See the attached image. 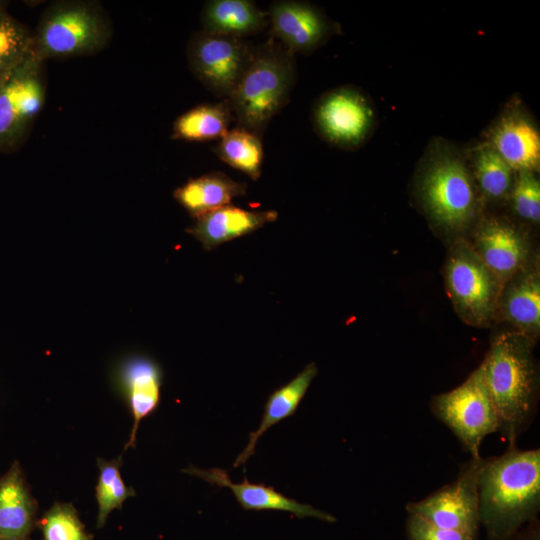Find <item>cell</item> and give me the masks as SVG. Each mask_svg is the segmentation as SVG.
<instances>
[{
  "label": "cell",
  "instance_id": "1",
  "mask_svg": "<svg viewBox=\"0 0 540 540\" xmlns=\"http://www.w3.org/2000/svg\"><path fill=\"white\" fill-rule=\"evenodd\" d=\"M540 508V450L509 445L484 459L478 479V512L486 540H512L536 520Z\"/></svg>",
  "mask_w": 540,
  "mask_h": 540
},
{
  "label": "cell",
  "instance_id": "2",
  "mask_svg": "<svg viewBox=\"0 0 540 540\" xmlns=\"http://www.w3.org/2000/svg\"><path fill=\"white\" fill-rule=\"evenodd\" d=\"M533 339L517 331L496 334L481 363L499 419V431L516 444L536 403L538 376L532 355Z\"/></svg>",
  "mask_w": 540,
  "mask_h": 540
},
{
  "label": "cell",
  "instance_id": "3",
  "mask_svg": "<svg viewBox=\"0 0 540 540\" xmlns=\"http://www.w3.org/2000/svg\"><path fill=\"white\" fill-rule=\"evenodd\" d=\"M296 79L294 54L273 37L254 46L249 63L227 99L237 126L262 136L288 103Z\"/></svg>",
  "mask_w": 540,
  "mask_h": 540
},
{
  "label": "cell",
  "instance_id": "4",
  "mask_svg": "<svg viewBox=\"0 0 540 540\" xmlns=\"http://www.w3.org/2000/svg\"><path fill=\"white\" fill-rule=\"evenodd\" d=\"M417 189L425 212L441 229L460 233L476 219L479 191L469 163L455 148L438 143L429 149Z\"/></svg>",
  "mask_w": 540,
  "mask_h": 540
},
{
  "label": "cell",
  "instance_id": "5",
  "mask_svg": "<svg viewBox=\"0 0 540 540\" xmlns=\"http://www.w3.org/2000/svg\"><path fill=\"white\" fill-rule=\"evenodd\" d=\"M111 37V21L99 2L57 0L39 18L34 52L44 62L93 55L103 50Z\"/></svg>",
  "mask_w": 540,
  "mask_h": 540
},
{
  "label": "cell",
  "instance_id": "6",
  "mask_svg": "<svg viewBox=\"0 0 540 540\" xmlns=\"http://www.w3.org/2000/svg\"><path fill=\"white\" fill-rule=\"evenodd\" d=\"M444 279L447 294L466 323L484 327L496 319L504 284L467 240L457 239L449 249Z\"/></svg>",
  "mask_w": 540,
  "mask_h": 540
},
{
  "label": "cell",
  "instance_id": "7",
  "mask_svg": "<svg viewBox=\"0 0 540 540\" xmlns=\"http://www.w3.org/2000/svg\"><path fill=\"white\" fill-rule=\"evenodd\" d=\"M431 409L472 456L484 438L499 431V419L489 394L482 364L458 387L436 395Z\"/></svg>",
  "mask_w": 540,
  "mask_h": 540
},
{
  "label": "cell",
  "instance_id": "8",
  "mask_svg": "<svg viewBox=\"0 0 540 540\" xmlns=\"http://www.w3.org/2000/svg\"><path fill=\"white\" fill-rule=\"evenodd\" d=\"M45 62L33 52L0 84V153L21 148L46 98Z\"/></svg>",
  "mask_w": 540,
  "mask_h": 540
},
{
  "label": "cell",
  "instance_id": "9",
  "mask_svg": "<svg viewBox=\"0 0 540 540\" xmlns=\"http://www.w3.org/2000/svg\"><path fill=\"white\" fill-rule=\"evenodd\" d=\"M253 48L244 38L201 30L191 36L187 45L189 69L205 88L227 100L246 69Z\"/></svg>",
  "mask_w": 540,
  "mask_h": 540
},
{
  "label": "cell",
  "instance_id": "10",
  "mask_svg": "<svg viewBox=\"0 0 540 540\" xmlns=\"http://www.w3.org/2000/svg\"><path fill=\"white\" fill-rule=\"evenodd\" d=\"M484 462L480 455L471 456L460 467L455 481L427 498L409 503L406 509L428 523L465 533L477 538L480 524L478 512V479Z\"/></svg>",
  "mask_w": 540,
  "mask_h": 540
},
{
  "label": "cell",
  "instance_id": "11",
  "mask_svg": "<svg viewBox=\"0 0 540 540\" xmlns=\"http://www.w3.org/2000/svg\"><path fill=\"white\" fill-rule=\"evenodd\" d=\"M375 113L368 99L357 89L339 87L325 93L313 109L318 133L329 143L353 148L369 136Z\"/></svg>",
  "mask_w": 540,
  "mask_h": 540
},
{
  "label": "cell",
  "instance_id": "12",
  "mask_svg": "<svg viewBox=\"0 0 540 540\" xmlns=\"http://www.w3.org/2000/svg\"><path fill=\"white\" fill-rule=\"evenodd\" d=\"M113 383L123 397L133 419L124 450L134 448L141 421L156 411L161 400L163 372L149 356L129 354L120 359L113 370Z\"/></svg>",
  "mask_w": 540,
  "mask_h": 540
},
{
  "label": "cell",
  "instance_id": "13",
  "mask_svg": "<svg viewBox=\"0 0 540 540\" xmlns=\"http://www.w3.org/2000/svg\"><path fill=\"white\" fill-rule=\"evenodd\" d=\"M470 244L503 284L528 265L530 246L527 239L518 228L502 219L481 221Z\"/></svg>",
  "mask_w": 540,
  "mask_h": 540
},
{
  "label": "cell",
  "instance_id": "14",
  "mask_svg": "<svg viewBox=\"0 0 540 540\" xmlns=\"http://www.w3.org/2000/svg\"><path fill=\"white\" fill-rule=\"evenodd\" d=\"M267 14L271 37L277 38L293 54L313 51L333 30L321 11L304 1H275Z\"/></svg>",
  "mask_w": 540,
  "mask_h": 540
},
{
  "label": "cell",
  "instance_id": "15",
  "mask_svg": "<svg viewBox=\"0 0 540 540\" xmlns=\"http://www.w3.org/2000/svg\"><path fill=\"white\" fill-rule=\"evenodd\" d=\"M490 145L514 172H536L540 165V134L519 108H510L492 127Z\"/></svg>",
  "mask_w": 540,
  "mask_h": 540
},
{
  "label": "cell",
  "instance_id": "16",
  "mask_svg": "<svg viewBox=\"0 0 540 540\" xmlns=\"http://www.w3.org/2000/svg\"><path fill=\"white\" fill-rule=\"evenodd\" d=\"M183 471L212 485L229 488L245 510H279L289 512L298 518L315 517L326 522L336 521L331 514L286 497L271 486L250 483L246 477L242 483H233L226 470L220 468L204 470L190 465Z\"/></svg>",
  "mask_w": 540,
  "mask_h": 540
},
{
  "label": "cell",
  "instance_id": "17",
  "mask_svg": "<svg viewBox=\"0 0 540 540\" xmlns=\"http://www.w3.org/2000/svg\"><path fill=\"white\" fill-rule=\"evenodd\" d=\"M38 502L19 461L0 476V540H31L37 527Z\"/></svg>",
  "mask_w": 540,
  "mask_h": 540
},
{
  "label": "cell",
  "instance_id": "18",
  "mask_svg": "<svg viewBox=\"0 0 540 540\" xmlns=\"http://www.w3.org/2000/svg\"><path fill=\"white\" fill-rule=\"evenodd\" d=\"M496 317L515 331L535 340L540 330V274L528 265L508 280L502 289Z\"/></svg>",
  "mask_w": 540,
  "mask_h": 540
},
{
  "label": "cell",
  "instance_id": "19",
  "mask_svg": "<svg viewBox=\"0 0 540 540\" xmlns=\"http://www.w3.org/2000/svg\"><path fill=\"white\" fill-rule=\"evenodd\" d=\"M277 217L278 213L274 210L252 211L228 204L196 218L186 231L205 249L211 250L250 234L274 222Z\"/></svg>",
  "mask_w": 540,
  "mask_h": 540
},
{
  "label": "cell",
  "instance_id": "20",
  "mask_svg": "<svg viewBox=\"0 0 540 540\" xmlns=\"http://www.w3.org/2000/svg\"><path fill=\"white\" fill-rule=\"evenodd\" d=\"M247 184L237 182L220 171H212L196 178H190L173 192L174 199L194 219L231 204L244 196Z\"/></svg>",
  "mask_w": 540,
  "mask_h": 540
},
{
  "label": "cell",
  "instance_id": "21",
  "mask_svg": "<svg viewBox=\"0 0 540 540\" xmlns=\"http://www.w3.org/2000/svg\"><path fill=\"white\" fill-rule=\"evenodd\" d=\"M268 14L249 0H211L201 11L202 30L244 38L258 34L268 24Z\"/></svg>",
  "mask_w": 540,
  "mask_h": 540
},
{
  "label": "cell",
  "instance_id": "22",
  "mask_svg": "<svg viewBox=\"0 0 540 540\" xmlns=\"http://www.w3.org/2000/svg\"><path fill=\"white\" fill-rule=\"evenodd\" d=\"M317 371L315 363L312 362L289 383L269 395L264 406L260 426L256 431L250 433L248 444L236 458L234 467L246 463L254 454L257 441L270 427L296 412Z\"/></svg>",
  "mask_w": 540,
  "mask_h": 540
},
{
  "label": "cell",
  "instance_id": "23",
  "mask_svg": "<svg viewBox=\"0 0 540 540\" xmlns=\"http://www.w3.org/2000/svg\"><path fill=\"white\" fill-rule=\"evenodd\" d=\"M233 119L228 100L197 105L176 118L172 137L195 142L219 140Z\"/></svg>",
  "mask_w": 540,
  "mask_h": 540
},
{
  "label": "cell",
  "instance_id": "24",
  "mask_svg": "<svg viewBox=\"0 0 540 540\" xmlns=\"http://www.w3.org/2000/svg\"><path fill=\"white\" fill-rule=\"evenodd\" d=\"M469 164L477 189L484 197L498 201L510 196L514 171L490 145L477 147Z\"/></svg>",
  "mask_w": 540,
  "mask_h": 540
},
{
  "label": "cell",
  "instance_id": "25",
  "mask_svg": "<svg viewBox=\"0 0 540 540\" xmlns=\"http://www.w3.org/2000/svg\"><path fill=\"white\" fill-rule=\"evenodd\" d=\"M214 152L222 161L252 180L261 176L264 151L260 135L236 126L219 139Z\"/></svg>",
  "mask_w": 540,
  "mask_h": 540
},
{
  "label": "cell",
  "instance_id": "26",
  "mask_svg": "<svg viewBox=\"0 0 540 540\" xmlns=\"http://www.w3.org/2000/svg\"><path fill=\"white\" fill-rule=\"evenodd\" d=\"M0 1V84L33 52L34 32L7 11Z\"/></svg>",
  "mask_w": 540,
  "mask_h": 540
},
{
  "label": "cell",
  "instance_id": "27",
  "mask_svg": "<svg viewBox=\"0 0 540 540\" xmlns=\"http://www.w3.org/2000/svg\"><path fill=\"white\" fill-rule=\"evenodd\" d=\"M122 456L111 460L97 458L99 468L98 482L95 487V497L98 505L96 527L102 528L108 516L114 509H121L125 500L135 496V490L125 485L120 468Z\"/></svg>",
  "mask_w": 540,
  "mask_h": 540
},
{
  "label": "cell",
  "instance_id": "28",
  "mask_svg": "<svg viewBox=\"0 0 540 540\" xmlns=\"http://www.w3.org/2000/svg\"><path fill=\"white\" fill-rule=\"evenodd\" d=\"M43 540H94L71 503L55 502L38 519Z\"/></svg>",
  "mask_w": 540,
  "mask_h": 540
},
{
  "label": "cell",
  "instance_id": "29",
  "mask_svg": "<svg viewBox=\"0 0 540 540\" xmlns=\"http://www.w3.org/2000/svg\"><path fill=\"white\" fill-rule=\"evenodd\" d=\"M516 214L525 221L540 220V182L534 172H516L510 193Z\"/></svg>",
  "mask_w": 540,
  "mask_h": 540
},
{
  "label": "cell",
  "instance_id": "30",
  "mask_svg": "<svg viewBox=\"0 0 540 540\" xmlns=\"http://www.w3.org/2000/svg\"><path fill=\"white\" fill-rule=\"evenodd\" d=\"M407 532L409 540H476L465 533L434 526L412 514L407 520Z\"/></svg>",
  "mask_w": 540,
  "mask_h": 540
}]
</instances>
